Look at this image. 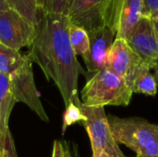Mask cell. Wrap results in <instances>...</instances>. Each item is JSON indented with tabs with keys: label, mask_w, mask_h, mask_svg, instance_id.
<instances>
[{
	"label": "cell",
	"mask_w": 158,
	"mask_h": 157,
	"mask_svg": "<svg viewBox=\"0 0 158 157\" xmlns=\"http://www.w3.org/2000/svg\"><path fill=\"white\" fill-rule=\"evenodd\" d=\"M69 26L66 15L42 14L35 38L26 54L32 63L40 67L47 80L54 81L66 108L81 104L78 80L81 73L86 74L71 47Z\"/></svg>",
	"instance_id": "obj_1"
},
{
	"label": "cell",
	"mask_w": 158,
	"mask_h": 157,
	"mask_svg": "<svg viewBox=\"0 0 158 157\" xmlns=\"http://www.w3.org/2000/svg\"><path fill=\"white\" fill-rule=\"evenodd\" d=\"M90 74L81 90V102L84 105L105 107L130 105L133 93L121 78L106 68Z\"/></svg>",
	"instance_id": "obj_2"
},
{
	"label": "cell",
	"mask_w": 158,
	"mask_h": 157,
	"mask_svg": "<svg viewBox=\"0 0 158 157\" xmlns=\"http://www.w3.org/2000/svg\"><path fill=\"white\" fill-rule=\"evenodd\" d=\"M121 0H71L67 17L72 25L87 32L109 27L117 31L118 7Z\"/></svg>",
	"instance_id": "obj_3"
},
{
	"label": "cell",
	"mask_w": 158,
	"mask_h": 157,
	"mask_svg": "<svg viewBox=\"0 0 158 157\" xmlns=\"http://www.w3.org/2000/svg\"><path fill=\"white\" fill-rule=\"evenodd\" d=\"M107 120L117 143L124 144L136 154L158 139V125L145 119L108 116Z\"/></svg>",
	"instance_id": "obj_4"
},
{
	"label": "cell",
	"mask_w": 158,
	"mask_h": 157,
	"mask_svg": "<svg viewBox=\"0 0 158 157\" xmlns=\"http://www.w3.org/2000/svg\"><path fill=\"white\" fill-rule=\"evenodd\" d=\"M84 118L81 121L91 141L93 154L104 152L110 157H126L113 138L104 107L79 105Z\"/></svg>",
	"instance_id": "obj_5"
},
{
	"label": "cell",
	"mask_w": 158,
	"mask_h": 157,
	"mask_svg": "<svg viewBox=\"0 0 158 157\" xmlns=\"http://www.w3.org/2000/svg\"><path fill=\"white\" fill-rule=\"evenodd\" d=\"M26 56L23 65L7 76L11 93L16 102L27 105L43 121L49 122L34 82L32 62L27 55Z\"/></svg>",
	"instance_id": "obj_6"
},
{
	"label": "cell",
	"mask_w": 158,
	"mask_h": 157,
	"mask_svg": "<svg viewBox=\"0 0 158 157\" xmlns=\"http://www.w3.org/2000/svg\"><path fill=\"white\" fill-rule=\"evenodd\" d=\"M37 31V26L25 19L17 11L8 8L0 11V43L19 51L30 47Z\"/></svg>",
	"instance_id": "obj_7"
},
{
	"label": "cell",
	"mask_w": 158,
	"mask_h": 157,
	"mask_svg": "<svg viewBox=\"0 0 158 157\" xmlns=\"http://www.w3.org/2000/svg\"><path fill=\"white\" fill-rule=\"evenodd\" d=\"M145 66L125 40L115 39L107 56L106 68L121 78L131 91L137 76Z\"/></svg>",
	"instance_id": "obj_8"
},
{
	"label": "cell",
	"mask_w": 158,
	"mask_h": 157,
	"mask_svg": "<svg viewBox=\"0 0 158 157\" xmlns=\"http://www.w3.org/2000/svg\"><path fill=\"white\" fill-rule=\"evenodd\" d=\"M126 42L143 64L152 70L153 65L158 60V41L152 19L143 16Z\"/></svg>",
	"instance_id": "obj_9"
},
{
	"label": "cell",
	"mask_w": 158,
	"mask_h": 157,
	"mask_svg": "<svg viewBox=\"0 0 158 157\" xmlns=\"http://www.w3.org/2000/svg\"><path fill=\"white\" fill-rule=\"evenodd\" d=\"M90 48L82 56L89 73H95L106 68L107 56L116 39L117 31L109 27H102L88 31Z\"/></svg>",
	"instance_id": "obj_10"
},
{
	"label": "cell",
	"mask_w": 158,
	"mask_h": 157,
	"mask_svg": "<svg viewBox=\"0 0 158 157\" xmlns=\"http://www.w3.org/2000/svg\"><path fill=\"white\" fill-rule=\"evenodd\" d=\"M143 15V0H121L118 7L116 38L127 41Z\"/></svg>",
	"instance_id": "obj_11"
},
{
	"label": "cell",
	"mask_w": 158,
	"mask_h": 157,
	"mask_svg": "<svg viewBox=\"0 0 158 157\" xmlns=\"http://www.w3.org/2000/svg\"><path fill=\"white\" fill-rule=\"evenodd\" d=\"M16 103L10 91L8 77L0 74V149L3 148L6 135L9 130V117Z\"/></svg>",
	"instance_id": "obj_12"
},
{
	"label": "cell",
	"mask_w": 158,
	"mask_h": 157,
	"mask_svg": "<svg viewBox=\"0 0 158 157\" xmlns=\"http://www.w3.org/2000/svg\"><path fill=\"white\" fill-rule=\"evenodd\" d=\"M26 55L0 43V74L8 76L18 69L26 60Z\"/></svg>",
	"instance_id": "obj_13"
},
{
	"label": "cell",
	"mask_w": 158,
	"mask_h": 157,
	"mask_svg": "<svg viewBox=\"0 0 158 157\" xmlns=\"http://www.w3.org/2000/svg\"><path fill=\"white\" fill-rule=\"evenodd\" d=\"M9 8L17 11L31 24L38 26L42 18L37 0H6Z\"/></svg>",
	"instance_id": "obj_14"
},
{
	"label": "cell",
	"mask_w": 158,
	"mask_h": 157,
	"mask_svg": "<svg viewBox=\"0 0 158 157\" xmlns=\"http://www.w3.org/2000/svg\"><path fill=\"white\" fill-rule=\"evenodd\" d=\"M132 93H143L155 96L157 93V83L155 76L151 73V69L145 66L137 76L133 86Z\"/></svg>",
	"instance_id": "obj_15"
},
{
	"label": "cell",
	"mask_w": 158,
	"mask_h": 157,
	"mask_svg": "<svg viewBox=\"0 0 158 157\" xmlns=\"http://www.w3.org/2000/svg\"><path fill=\"white\" fill-rule=\"evenodd\" d=\"M69 37L71 47L76 56H82L88 52L90 48V39L88 32L83 28L70 24Z\"/></svg>",
	"instance_id": "obj_16"
},
{
	"label": "cell",
	"mask_w": 158,
	"mask_h": 157,
	"mask_svg": "<svg viewBox=\"0 0 158 157\" xmlns=\"http://www.w3.org/2000/svg\"><path fill=\"white\" fill-rule=\"evenodd\" d=\"M42 14H68L71 0H37Z\"/></svg>",
	"instance_id": "obj_17"
},
{
	"label": "cell",
	"mask_w": 158,
	"mask_h": 157,
	"mask_svg": "<svg viewBox=\"0 0 158 157\" xmlns=\"http://www.w3.org/2000/svg\"><path fill=\"white\" fill-rule=\"evenodd\" d=\"M83 118L84 117L81 114L80 107L74 105H70L66 108V113L64 117V130L66 126H69L77 121H82Z\"/></svg>",
	"instance_id": "obj_18"
},
{
	"label": "cell",
	"mask_w": 158,
	"mask_h": 157,
	"mask_svg": "<svg viewBox=\"0 0 158 157\" xmlns=\"http://www.w3.org/2000/svg\"><path fill=\"white\" fill-rule=\"evenodd\" d=\"M143 15L151 18L153 20L158 19V0H143Z\"/></svg>",
	"instance_id": "obj_19"
},
{
	"label": "cell",
	"mask_w": 158,
	"mask_h": 157,
	"mask_svg": "<svg viewBox=\"0 0 158 157\" xmlns=\"http://www.w3.org/2000/svg\"><path fill=\"white\" fill-rule=\"evenodd\" d=\"M2 154H3V157H18L17 153H16L14 140L12 138L10 130H8L6 135V138L4 141V145L2 148Z\"/></svg>",
	"instance_id": "obj_20"
},
{
	"label": "cell",
	"mask_w": 158,
	"mask_h": 157,
	"mask_svg": "<svg viewBox=\"0 0 158 157\" xmlns=\"http://www.w3.org/2000/svg\"><path fill=\"white\" fill-rule=\"evenodd\" d=\"M52 157H72V154L70 153L67 143H62L59 141H55Z\"/></svg>",
	"instance_id": "obj_21"
},
{
	"label": "cell",
	"mask_w": 158,
	"mask_h": 157,
	"mask_svg": "<svg viewBox=\"0 0 158 157\" xmlns=\"http://www.w3.org/2000/svg\"><path fill=\"white\" fill-rule=\"evenodd\" d=\"M136 155L137 157H158V139L155 140Z\"/></svg>",
	"instance_id": "obj_22"
},
{
	"label": "cell",
	"mask_w": 158,
	"mask_h": 157,
	"mask_svg": "<svg viewBox=\"0 0 158 157\" xmlns=\"http://www.w3.org/2000/svg\"><path fill=\"white\" fill-rule=\"evenodd\" d=\"M9 6L7 5V2L6 0H0V11H4V10H6L8 9Z\"/></svg>",
	"instance_id": "obj_23"
},
{
	"label": "cell",
	"mask_w": 158,
	"mask_h": 157,
	"mask_svg": "<svg viewBox=\"0 0 158 157\" xmlns=\"http://www.w3.org/2000/svg\"><path fill=\"white\" fill-rule=\"evenodd\" d=\"M152 69L155 70V78H156V83H158V60L153 65L152 67Z\"/></svg>",
	"instance_id": "obj_24"
},
{
	"label": "cell",
	"mask_w": 158,
	"mask_h": 157,
	"mask_svg": "<svg viewBox=\"0 0 158 157\" xmlns=\"http://www.w3.org/2000/svg\"><path fill=\"white\" fill-rule=\"evenodd\" d=\"M152 20H153V19H152ZM153 24H154L155 32H156V38H157L158 41V19L157 20H153Z\"/></svg>",
	"instance_id": "obj_25"
},
{
	"label": "cell",
	"mask_w": 158,
	"mask_h": 157,
	"mask_svg": "<svg viewBox=\"0 0 158 157\" xmlns=\"http://www.w3.org/2000/svg\"><path fill=\"white\" fill-rule=\"evenodd\" d=\"M93 157H110L108 155H106L104 152L101 153H96V154H93Z\"/></svg>",
	"instance_id": "obj_26"
},
{
	"label": "cell",
	"mask_w": 158,
	"mask_h": 157,
	"mask_svg": "<svg viewBox=\"0 0 158 157\" xmlns=\"http://www.w3.org/2000/svg\"><path fill=\"white\" fill-rule=\"evenodd\" d=\"M72 151H73L72 157H80V155H79V152H78V150H77V146H76L75 144H73V149H72Z\"/></svg>",
	"instance_id": "obj_27"
},
{
	"label": "cell",
	"mask_w": 158,
	"mask_h": 157,
	"mask_svg": "<svg viewBox=\"0 0 158 157\" xmlns=\"http://www.w3.org/2000/svg\"><path fill=\"white\" fill-rule=\"evenodd\" d=\"M0 157H3V154H2V149H0Z\"/></svg>",
	"instance_id": "obj_28"
}]
</instances>
